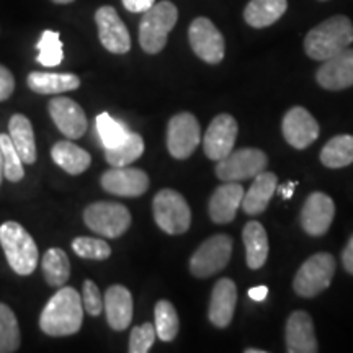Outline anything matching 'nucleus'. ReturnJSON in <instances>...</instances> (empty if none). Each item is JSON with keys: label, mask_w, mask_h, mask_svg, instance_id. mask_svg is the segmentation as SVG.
<instances>
[{"label": "nucleus", "mask_w": 353, "mask_h": 353, "mask_svg": "<svg viewBox=\"0 0 353 353\" xmlns=\"http://www.w3.org/2000/svg\"><path fill=\"white\" fill-rule=\"evenodd\" d=\"M72 250L79 257L92 260H107L112 255V249L107 242L94 237H77L72 241Z\"/></svg>", "instance_id": "e433bc0d"}, {"label": "nucleus", "mask_w": 353, "mask_h": 353, "mask_svg": "<svg viewBox=\"0 0 353 353\" xmlns=\"http://www.w3.org/2000/svg\"><path fill=\"white\" fill-rule=\"evenodd\" d=\"M317 83L327 90H343L353 85V50L347 48L324 61V64L317 69Z\"/></svg>", "instance_id": "a211bd4d"}, {"label": "nucleus", "mask_w": 353, "mask_h": 353, "mask_svg": "<svg viewBox=\"0 0 353 353\" xmlns=\"http://www.w3.org/2000/svg\"><path fill=\"white\" fill-rule=\"evenodd\" d=\"M342 263L343 267H345V270L353 275V236L350 237V241H348L345 249H343Z\"/></svg>", "instance_id": "79ce46f5"}, {"label": "nucleus", "mask_w": 353, "mask_h": 353, "mask_svg": "<svg viewBox=\"0 0 353 353\" xmlns=\"http://www.w3.org/2000/svg\"><path fill=\"white\" fill-rule=\"evenodd\" d=\"M101 187L118 196H141L148 192L149 176L144 170L132 167H113L101 175Z\"/></svg>", "instance_id": "2eb2a0df"}, {"label": "nucleus", "mask_w": 353, "mask_h": 353, "mask_svg": "<svg viewBox=\"0 0 353 353\" xmlns=\"http://www.w3.org/2000/svg\"><path fill=\"white\" fill-rule=\"evenodd\" d=\"M0 154L3 161V176L10 182H20L25 175L23 161L8 134H0Z\"/></svg>", "instance_id": "f704fd0d"}, {"label": "nucleus", "mask_w": 353, "mask_h": 353, "mask_svg": "<svg viewBox=\"0 0 353 353\" xmlns=\"http://www.w3.org/2000/svg\"><path fill=\"white\" fill-rule=\"evenodd\" d=\"M0 244L13 272L23 276L32 275L38 265V247L21 224L15 221L3 223L0 226Z\"/></svg>", "instance_id": "7ed1b4c3"}, {"label": "nucleus", "mask_w": 353, "mask_h": 353, "mask_svg": "<svg viewBox=\"0 0 353 353\" xmlns=\"http://www.w3.org/2000/svg\"><path fill=\"white\" fill-rule=\"evenodd\" d=\"M319 2H325V0H319Z\"/></svg>", "instance_id": "09e8293b"}, {"label": "nucleus", "mask_w": 353, "mask_h": 353, "mask_svg": "<svg viewBox=\"0 0 353 353\" xmlns=\"http://www.w3.org/2000/svg\"><path fill=\"white\" fill-rule=\"evenodd\" d=\"M144 154V141L138 132H128L126 139L112 149H105V159L112 167H126Z\"/></svg>", "instance_id": "c756f323"}, {"label": "nucleus", "mask_w": 353, "mask_h": 353, "mask_svg": "<svg viewBox=\"0 0 353 353\" xmlns=\"http://www.w3.org/2000/svg\"><path fill=\"white\" fill-rule=\"evenodd\" d=\"M20 347V327L15 312L0 303V353H13Z\"/></svg>", "instance_id": "473e14b6"}, {"label": "nucleus", "mask_w": 353, "mask_h": 353, "mask_svg": "<svg viewBox=\"0 0 353 353\" xmlns=\"http://www.w3.org/2000/svg\"><path fill=\"white\" fill-rule=\"evenodd\" d=\"M38 63L44 68H56L63 63L64 50L59 33L54 30H44L37 44Z\"/></svg>", "instance_id": "72a5a7b5"}, {"label": "nucleus", "mask_w": 353, "mask_h": 353, "mask_svg": "<svg viewBox=\"0 0 353 353\" xmlns=\"http://www.w3.org/2000/svg\"><path fill=\"white\" fill-rule=\"evenodd\" d=\"M156 327L151 322H145L138 327H132L130 337V352L131 353H148L151 350L154 341H156Z\"/></svg>", "instance_id": "4c0bfd02"}, {"label": "nucleus", "mask_w": 353, "mask_h": 353, "mask_svg": "<svg viewBox=\"0 0 353 353\" xmlns=\"http://www.w3.org/2000/svg\"><path fill=\"white\" fill-rule=\"evenodd\" d=\"M353 43V25L348 17L335 15L324 20L304 38V51L314 61H327Z\"/></svg>", "instance_id": "f03ea898"}, {"label": "nucleus", "mask_w": 353, "mask_h": 353, "mask_svg": "<svg viewBox=\"0 0 353 353\" xmlns=\"http://www.w3.org/2000/svg\"><path fill=\"white\" fill-rule=\"evenodd\" d=\"M154 219L167 234H183L192 224V211L179 192L164 188L157 193L152 203Z\"/></svg>", "instance_id": "423d86ee"}, {"label": "nucleus", "mask_w": 353, "mask_h": 353, "mask_svg": "<svg viewBox=\"0 0 353 353\" xmlns=\"http://www.w3.org/2000/svg\"><path fill=\"white\" fill-rule=\"evenodd\" d=\"M201 141L200 123L192 113H179L167 126V149L170 156L183 161L195 152Z\"/></svg>", "instance_id": "9b49d317"}, {"label": "nucleus", "mask_w": 353, "mask_h": 353, "mask_svg": "<svg viewBox=\"0 0 353 353\" xmlns=\"http://www.w3.org/2000/svg\"><path fill=\"white\" fill-rule=\"evenodd\" d=\"M154 317H156V334L162 342H172L179 334V314H176L174 304L161 299L154 309Z\"/></svg>", "instance_id": "2f4dec72"}, {"label": "nucleus", "mask_w": 353, "mask_h": 353, "mask_svg": "<svg viewBox=\"0 0 353 353\" xmlns=\"http://www.w3.org/2000/svg\"><path fill=\"white\" fill-rule=\"evenodd\" d=\"M321 162L329 169H342L353 164V136H334L321 151Z\"/></svg>", "instance_id": "c85d7f7f"}, {"label": "nucleus", "mask_w": 353, "mask_h": 353, "mask_svg": "<svg viewBox=\"0 0 353 353\" xmlns=\"http://www.w3.org/2000/svg\"><path fill=\"white\" fill-rule=\"evenodd\" d=\"M3 179H6V176H3V161H2V154H0V183H2Z\"/></svg>", "instance_id": "a18cd8bd"}, {"label": "nucleus", "mask_w": 353, "mask_h": 353, "mask_svg": "<svg viewBox=\"0 0 353 353\" xmlns=\"http://www.w3.org/2000/svg\"><path fill=\"white\" fill-rule=\"evenodd\" d=\"M105 314L113 330H125L132 321V296L121 285L110 286L105 293Z\"/></svg>", "instance_id": "4be33fe9"}, {"label": "nucleus", "mask_w": 353, "mask_h": 353, "mask_svg": "<svg viewBox=\"0 0 353 353\" xmlns=\"http://www.w3.org/2000/svg\"><path fill=\"white\" fill-rule=\"evenodd\" d=\"M121 2L128 12L144 13L156 3V0H121Z\"/></svg>", "instance_id": "a19ab883"}, {"label": "nucleus", "mask_w": 353, "mask_h": 353, "mask_svg": "<svg viewBox=\"0 0 353 353\" xmlns=\"http://www.w3.org/2000/svg\"><path fill=\"white\" fill-rule=\"evenodd\" d=\"M54 3H61V6H64V3H70L74 2V0H52Z\"/></svg>", "instance_id": "de8ad7c7"}, {"label": "nucleus", "mask_w": 353, "mask_h": 353, "mask_svg": "<svg viewBox=\"0 0 353 353\" xmlns=\"http://www.w3.org/2000/svg\"><path fill=\"white\" fill-rule=\"evenodd\" d=\"M237 303V286L231 278H221L211 293L208 317L211 324L224 329L231 324Z\"/></svg>", "instance_id": "aec40b11"}, {"label": "nucleus", "mask_w": 353, "mask_h": 353, "mask_svg": "<svg viewBox=\"0 0 353 353\" xmlns=\"http://www.w3.org/2000/svg\"><path fill=\"white\" fill-rule=\"evenodd\" d=\"M288 0H250L244 10L245 23L252 28H267L281 19Z\"/></svg>", "instance_id": "a878e982"}, {"label": "nucleus", "mask_w": 353, "mask_h": 353, "mask_svg": "<svg viewBox=\"0 0 353 353\" xmlns=\"http://www.w3.org/2000/svg\"><path fill=\"white\" fill-rule=\"evenodd\" d=\"M244 188L237 182H224L214 190L210 200V216L216 224H228L236 218L237 210L242 205Z\"/></svg>", "instance_id": "412c9836"}, {"label": "nucleus", "mask_w": 353, "mask_h": 353, "mask_svg": "<svg viewBox=\"0 0 353 353\" xmlns=\"http://www.w3.org/2000/svg\"><path fill=\"white\" fill-rule=\"evenodd\" d=\"M335 216L334 200L322 192L307 196L301 210V226L309 236H324L329 231Z\"/></svg>", "instance_id": "dca6fc26"}, {"label": "nucleus", "mask_w": 353, "mask_h": 353, "mask_svg": "<svg viewBox=\"0 0 353 353\" xmlns=\"http://www.w3.org/2000/svg\"><path fill=\"white\" fill-rule=\"evenodd\" d=\"M335 259L329 252H319L301 265L293 280V288L303 298H314L327 290L335 273Z\"/></svg>", "instance_id": "39448f33"}, {"label": "nucleus", "mask_w": 353, "mask_h": 353, "mask_svg": "<svg viewBox=\"0 0 353 353\" xmlns=\"http://www.w3.org/2000/svg\"><path fill=\"white\" fill-rule=\"evenodd\" d=\"M43 275L46 278L48 285L61 288L70 276V263L64 250L52 247L43 255Z\"/></svg>", "instance_id": "7c9ffc66"}, {"label": "nucleus", "mask_w": 353, "mask_h": 353, "mask_svg": "<svg viewBox=\"0 0 353 353\" xmlns=\"http://www.w3.org/2000/svg\"><path fill=\"white\" fill-rule=\"evenodd\" d=\"M245 353H265V350H260V348H247Z\"/></svg>", "instance_id": "49530a36"}, {"label": "nucleus", "mask_w": 353, "mask_h": 353, "mask_svg": "<svg viewBox=\"0 0 353 353\" xmlns=\"http://www.w3.org/2000/svg\"><path fill=\"white\" fill-rule=\"evenodd\" d=\"M82 304L83 311H87L90 316H99L103 311V299H101L100 290L94 281L87 280L83 283L82 290Z\"/></svg>", "instance_id": "58836bf2"}, {"label": "nucleus", "mask_w": 353, "mask_h": 353, "mask_svg": "<svg viewBox=\"0 0 353 353\" xmlns=\"http://www.w3.org/2000/svg\"><path fill=\"white\" fill-rule=\"evenodd\" d=\"M276 192V175L273 172H262L254 176V183L244 193L242 198V210L247 214L255 216L267 210L268 203Z\"/></svg>", "instance_id": "5701e85b"}, {"label": "nucleus", "mask_w": 353, "mask_h": 353, "mask_svg": "<svg viewBox=\"0 0 353 353\" xmlns=\"http://www.w3.org/2000/svg\"><path fill=\"white\" fill-rule=\"evenodd\" d=\"M83 221L94 232L108 239H117L130 229L131 213L120 203L97 201L85 210Z\"/></svg>", "instance_id": "0eeeda50"}, {"label": "nucleus", "mask_w": 353, "mask_h": 353, "mask_svg": "<svg viewBox=\"0 0 353 353\" xmlns=\"http://www.w3.org/2000/svg\"><path fill=\"white\" fill-rule=\"evenodd\" d=\"M100 43L113 54H126L131 50V37L126 25L113 7L103 6L95 13Z\"/></svg>", "instance_id": "f8f14e48"}, {"label": "nucleus", "mask_w": 353, "mask_h": 353, "mask_svg": "<svg viewBox=\"0 0 353 353\" xmlns=\"http://www.w3.org/2000/svg\"><path fill=\"white\" fill-rule=\"evenodd\" d=\"M82 296L70 286H61L44 306L39 316V327L51 337H65L77 334L82 327Z\"/></svg>", "instance_id": "f257e3e1"}, {"label": "nucleus", "mask_w": 353, "mask_h": 353, "mask_svg": "<svg viewBox=\"0 0 353 353\" xmlns=\"http://www.w3.org/2000/svg\"><path fill=\"white\" fill-rule=\"evenodd\" d=\"M51 156L52 161L70 175L83 174L92 164L90 154L79 148L77 144L70 143V141L56 143L54 148L51 149Z\"/></svg>", "instance_id": "cd10ccee"}, {"label": "nucleus", "mask_w": 353, "mask_h": 353, "mask_svg": "<svg viewBox=\"0 0 353 353\" xmlns=\"http://www.w3.org/2000/svg\"><path fill=\"white\" fill-rule=\"evenodd\" d=\"M97 131H99L100 141L103 144L105 149H112L114 145H118L126 139L128 131L120 121H117L114 118L110 117L108 113H100L97 117Z\"/></svg>", "instance_id": "c9c22d12"}, {"label": "nucleus", "mask_w": 353, "mask_h": 353, "mask_svg": "<svg viewBox=\"0 0 353 353\" xmlns=\"http://www.w3.org/2000/svg\"><path fill=\"white\" fill-rule=\"evenodd\" d=\"M179 20V10L169 0L154 3L143 13L139 23V44L148 54H157L165 48L169 33Z\"/></svg>", "instance_id": "20e7f679"}, {"label": "nucleus", "mask_w": 353, "mask_h": 353, "mask_svg": "<svg viewBox=\"0 0 353 353\" xmlns=\"http://www.w3.org/2000/svg\"><path fill=\"white\" fill-rule=\"evenodd\" d=\"M8 136L13 145L19 151L23 164H34L37 161V144H34V132L32 121L25 114H13L8 121Z\"/></svg>", "instance_id": "393cba45"}, {"label": "nucleus", "mask_w": 353, "mask_h": 353, "mask_svg": "<svg viewBox=\"0 0 353 353\" xmlns=\"http://www.w3.org/2000/svg\"><path fill=\"white\" fill-rule=\"evenodd\" d=\"M237 121L231 114H218L206 130L203 138V149L211 161H221L234 151V144L237 139Z\"/></svg>", "instance_id": "ddd939ff"}, {"label": "nucleus", "mask_w": 353, "mask_h": 353, "mask_svg": "<svg viewBox=\"0 0 353 353\" xmlns=\"http://www.w3.org/2000/svg\"><path fill=\"white\" fill-rule=\"evenodd\" d=\"M188 39L193 52L205 63L219 64L224 59L226 44L223 34L206 17H198L192 21L188 28Z\"/></svg>", "instance_id": "9d476101"}, {"label": "nucleus", "mask_w": 353, "mask_h": 353, "mask_svg": "<svg viewBox=\"0 0 353 353\" xmlns=\"http://www.w3.org/2000/svg\"><path fill=\"white\" fill-rule=\"evenodd\" d=\"M232 255V239L226 234H216L198 247L190 259V272L196 278H210L226 268Z\"/></svg>", "instance_id": "6e6552de"}, {"label": "nucleus", "mask_w": 353, "mask_h": 353, "mask_svg": "<svg viewBox=\"0 0 353 353\" xmlns=\"http://www.w3.org/2000/svg\"><path fill=\"white\" fill-rule=\"evenodd\" d=\"M286 350L290 353H316L317 341L311 316L294 311L286 321Z\"/></svg>", "instance_id": "6ab92c4d"}, {"label": "nucleus", "mask_w": 353, "mask_h": 353, "mask_svg": "<svg viewBox=\"0 0 353 353\" xmlns=\"http://www.w3.org/2000/svg\"><path fill=\"white\" fill-rule=\"evenodd\" d=\"M247 294H249L250 299H254V301H259L262 303L265 301V298H267L268 294V288L267 286H254V288H250L249 291H247Z\"/></svg>", "instance_id": "37998d69"}, {"label": "nucleus", "mask_w": 353, "mask_h": 353, "mask_svg": "<svg viewBox=\"0 0 353 353\" xmlns=\"http://www.w3.org/2000/svg\"><path fill=\"white\" fill-rule=\"evenodd\" d=\"M296 185H298V182H286L281 185V187H276V192L280 193L283 200H288V198L293 196L294 187H296Z\"/></svg>", "instance_id": "c03bdc74"}, {"label": "nucleus", "mask_w": 353, "mask_h": 353, "mask_svg": "<svg viewBox=\"0 0 353 353\" xmlns=\"http://www.w3.org/2000/svg\"><path fill=\"white\" fill-rule=\"evenodd\" d=\"M48 108L57 130L63 132L65 138L79 139L85 134L88 125L87 117L77 101L61 97V99H52Z\"/></svg>", "instance_id": "f3484780"}, {"label": "nucleus", "mask_w": 353, "mask_h": 353, "mask_svg": "<svg viewBox=\"0 0 353 353\" xmlns=\"http://www.w3.org/2000/svg\"><path fill=\"white\" fill-rule=\"evenodd\" d=\"M13 90H15V79L6 65L0 64V101L10 99Z\"/></svg>", "instance_id": "ea45409f"}, {"label": "nucleus", "mask_w": 353, "mask_h": 353, "mask_svg": "<svg viewBox=\"0 0 353 353\" xmlns=\"http://www.w3.org/2000/svg\"><path fill=\"white\" fill-rule=\"evenodd\" d=\"M268 159L260 149H239L218 161L216 176L223 182H241V180L254 179L267 169Z\"/></svg>", "instance_id": "1a4fd4ad"}, {"label": "nucleus", "mask_w": 353, "mask_h": 353, "mask_svg": "<svg viewBox=\"0 0 353 353\" xmlns=\"http://www.w3.org/2000/svg\"><path fill=\"white\" fill-rule=\"evenodd\" d=\"M28 87L41 95H57L64 92L77 90L81 87V79L76 74H51L32 72L28 76Z\"/></svg>", "instance_id": "bb28decb"}, {"label": "nucleus", "mask_w": 353, "mask_h": 353, "mask_svg": "<svg viewBox=\"0 0 353 353\" xmlns=\"http://www.w3.org/2000/svg\"><path fill=\"white\" fill-rule=\"evenodd\" d=\"M281 130L286 143L294 149H306L319 138V125L303 107H293L286 112Z\"/></svg>", "instance_id": "4468645a"}, {"label": "nucleus", "mask_w": 353, "mask_h": 353, "mask_svg": "<svg viewBox=\"0 0 353 353\" xmlns=\"http://www.w3.org/2000/svg\"><path fill=\"white\" fill-rule=\"evenodd\" d=\"M242 241L245 245V262L249 268H262L268 259L267 231L259 221H249L242 231Z\"/></svg>", "instance_id": "b1692460"}]
</instances>
